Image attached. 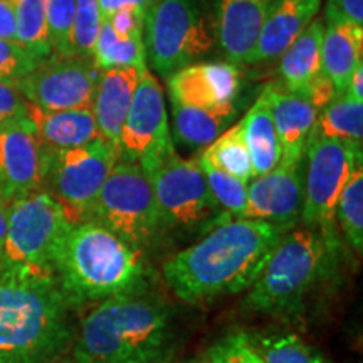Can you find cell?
<instances>
[{"mask_svg": "<svg viewBox=\"0 0 363 363\" xmlns=\"http://www.w3.org/2000/svg\"><path fill=\"white\" fill-rule=\"evenodd\" d=\"M288 230L264 220H222L163 262V278L187 303L247 289Z\"/></svg>", "mask_w": 363, "mask_h": 363, "instance_id": "cell-1", "label": "cell"}, {"mask_svg": "<svg viewBox=\"0 0 363 363\" xmlns=\"http://www.w3.org/2000/svg\"><path fill=\"white\" fill-rule=\"evenodd\" d=\"M71 303L54 276L0 267V363H57L72 347Z\"/></svg>", "mask_w": 363, "mask_h": 363, "instance_id": "cell-2", "label": "cell"}, {"mask_svg": "<svg viewBox=\"0 0 363 363\" xmlns=\"http://www.w3.org/2000/svg\"><path fill=\"white\" fill-rule=\"evenodd\" d=\"M169 342V308L135 289L99 303L81 323L72 352L74 363H158Z\"/></svg>", "mask_w": 363, "mask_h": 363, "instance_id": "cell-3", "label": "cell"}, {"mask_svg": "<svg viewBox=\"0 0 363 363\" xmlns=\"http://www.w3.org/2000/svg\"><path fill=\"white\" fill-rule=\"evenodd\" d=\"M145 274L142 249L96 220L72 224L54 259V278L71 305L142 289Z\"/></svg>", "mask_w": 363, "mask_h": 363, "instance_id": "cell-4", "label": "cell"}, {"mask_svg": "<svg viewBox=\"0 0 363 363\" xmlns=\"http://www.w3.org/2000/svg\"><path fill=\"white\" fill-rule=\"evenodd\" d=\"M326 242V233L313 225L284 233L251 284L247 306L266 315L293 311L320 279Z\"/></svg>", "mask_w": 363, "mask_h": 363, "instance_id": "cell-5", "label": "cell"}, {"mask_svg": "<svg viewBox=\"0 0 363 363\" xmlns=\"http://www.w3.org/2000/svg\"><path fill=\"white\" fill-rule=\"evenodd\" d=\"M72 224L45 190L9 203L0 267L54 276V259Z\"/></svg>", "mask_w": 363, "mask_h": 363, "instance_id": "cell-6", "label": "cell"}, {"mask_svg": "<svg viewBox=\"0 0 363 363\" xmlns=\"http://www.w3.org/2000/svg\"><path fill=\"white\" fill-rule=\"evenodd\" d=\"M118 158V147L103 138L76 148H48L43 190L61 206L71 224L89 220Z\"/></svg>", "mask_w": 363, "mask_h": 363, "instance_id": "cell-7", "label": "cell"}, {"mask_svg": "<svg viewBox=\"0 0 363 363\" xmlns=\"http://www.w3.org/2000/svg\"><path fill=\"white\" fill-rule=\"evenodd\" d=\"M89 220H96L131 246H150L158 234L155 190L138 163L118 158L103 184Z\"/></svg>", "mask_w": 363, "mask_h": 363, "instance_id": "cell-8", "label": "cell"}, {"mask_svg": "<svg viewBox=\"0 0 363 363\" xmlns=\"http://www.w3.org/2000/svg\"><path fill=\"white\" fill-rule=\"evenodd\" d=\"M150 177L155 190L158 230L194 233L229 219L212 195L197 162L182 160L174 152Z\"/></svg>", "mask_w": 363, "mask_h": 363, "instance_id": "cell-9", "label": "cell"}, {"mask_svg": "<svg viewBox=\"0 0 363 363\" xmlns=\"http://www.w3.org/2000/svg\"><path fill=\"white\" fill-rule=\"evenodd\" d=\"M145 30V49L163 76L194 65L214 44L199 0H155L147 13Z\"/></svg>", "mask_w": 363, "mask_h": 363, "instance_id": "cell-10", "label": "cell"}, {"mask_svg": "<svg viewBox=\"0 0 363 363\" xmlns=\"http://www.w3.org/2000/svg\"><path fill=\"white\" fill-rule=\"evenodd\" d=\"M303 165L301 220L331 230L335 207L353 172L362 167V143L333 138H310Z\"/></svg>", "mask_w": 363, "mask_h": 363, "instance_id": "cell-11", "label": "cell"}, {"mask_svg": "<svg viewBox=\"0 0 363 363\" xmlns=\"http://www.w3.org/2000/svg\"><path fill=\"white\" fill-rule=\"evenodd\" d=\"M120 158L138 163L148 174L175 152L167 116L165 94L155 76L145 67L118 143Z\"/></svg>", "mask_w": 363, "mask_h": 363, "instance_id": "cell-12", "label": "cell"}, {"mask_svg": "<svg viewBox=\"0 0 363 363\" xmlns=\"http://www.w3.org/2000/svg\"><path fill=\"white\" fill-rule=\"evenodd\" d=\"M99 74L93 59L52 52L13 86L40 110H84L93 106Z\"/></svg>", "mask_w": 363, "mask_h": 363, "instance_id": "cell-13", "label": "cell"}, {"mask_svg": "<svg viewBox=\"0 0 363 363\" xmlns=\"http://www.w3.org/2000/svg\"><path fill=\"white\" fill-rule=\"evenodd\" d=\"M45 158L30 120L0 126V197L11 203L43 190Z\"/></svg>", "mask_w": 363, "mask_h": 363, "instance_id": "cell-14", "label": "cell"}, {"mask_svg": "<svg viewBox=\"0 0 363 363\" xmlns=\"http://www.w3.org/2000/svg\"><path fill=\"white\" fill-rule=\"evenodd\" d=\"M303 163H279L247 184V203L240 219L264 220L283 229H293L301 220Z\"/></svg>", "mask_w": 363, "mask_h": 363, "instance_id": "cell-15", "label": "cell"}, {"mask_svg": "<svg viewBox=\"0 0 363 363\" xmlns=\"http://www.w3.org/2000/svg\"><path fill=\"white\" fill-rule=\"evenodd\" d=\"M167 84L174 104L217 106L238 96L240 72L233 62H194L172 72Z\"/></svg>", "mask_w": 363, "mask_h": 363, "instance_id": "cell-16", "label": "cell"}, {"mask_svg": "<svg viewBox=\"0 0 363 363\" xmlns=\"http://www.w3.org/2000/svg\"><path fill=\"white\" fill-rule=\"evenodd\" d=\"M269 108L281 143V162L286 165H301L318 111L305 98L284 89L279 83L266 86L261 94Z\"/></svg>", "mask_w": 363, "mask_h": 363, "instance_id": "cell-17", "label": "cell"}, {"mask_svg": "<svg viewBox=\"0 0 363 363\" xmlns=\"http://www.w3.org/2000/svg\"><path fill=\"white\" fill-rule=\"evenodd\" d=\"M274 0H219L216 33L233 65L247 62Z\"/></svg>", "mask_w": 363, "mask_h": 363, "instance_id": "cell-18", "label": "cell"}, {"mask_svg": "<svg viewBox=\"0 0 363 363\" xmlns=\"http://www.w3.org/2000/svg\"><path fill=\"white\" fill-rule=\"evenodd\" d=\"M142 71L136 67H120L101 71L99 74L91 110L96 120L99 136L115 147L120 143L121 128L133 101Z\"/></svg>", "mask_w": 363, "mask_h": 363, "instance_id": "cell-19", "label": "cell"}, {"mask_svg": "<svg viewBox=\"0 0 363 363\" xmlns=\"http://www.w3.org/2000/svg\"><path fill=\"white\" fill-rule=\"evenodd\" d=\"M321 0H279L262 26L249 65L279 57L293 40L315 21Z\"/></svg>", "mask_w": 363, "mask_h": 363, "instance_id": "cell-20", "label": "cell"}, {"mask_svg": "<svg viewBox=\"0 0 363 363\" xmlns=\"http://www.w3.org/2000/svg\"><path fill=\"white\" fill-rule=\"evenodd\" d=\"M29 120L40 143L49 150L83 147L101 138L91 108L48 111L29 104Z\"/></svg>", "mask_w": 363, "mask_h": 363, "instance_id": "cell-21", "label": "cell"}, {"mask_svg": "<svg viewBox=\"0 0 363 363\" xmlns=\"http://www.w3.org/2000/svg\"><path fill=\"white\" fill-rule=\"evenodd\" d=\"M363 27L326 24L321 43V69L333 83L337 94H345L352 74L362 65Z\"/></svg>", "mask_w": 363, "mask_h": 363, "instance_id": "cell-22", "label": "cell"}, {"mask_svg": "<svg viewBox=\"0 0 363 363\" xmlns=\"http://www.w3.org/2000/svg\"><path fill=\"white\" fill-rule=\"evenodd\" d=\"M325 22L316 19L293 40L281 54L279 76L284 89L301 96L306 86L321 71V43H323Z\"/></svg>", "mask_w": 363, "mask_h": 363, "instance_id": "cell-23", "label": "cell"}, {"mask_svg": "<svg viewBox=\"0 0 363 363\" xmlns=\"http://www.w3.org/2000/svg\"><path fill=\"white\" fill-rule=\"evenodd\" d=\"M235 115L238 108L233 101L203 108L174 104L175 136L190 148H207L229 128Z\"/></svg>", "mask_w": 363, "mask_h": 363, "instance_id": "cell-24", "label": "cell"}, {"mask_svg": "<svg viewBox=\"0 0 363 363\" xmlns=\"http://www.w3.org/2000/svg\"><path fill=\"white\" fill-rule=\"evenodd\" d=\"M240 128L252 162L254 177L264 175L281 162V143L274 121L264 98L259 96L246 116L240 120Z\"/></svg>", "mask_w": 363, "mask_h": 363, "instance_id": "cell-25", "label": "cell"}, {"mask_svg": "<svg viewBox=\"0 0 363 363\" xmlns=\"http://www.w3.org/2000/svg\"><path fill=\"white\" fill-rule=\"evenodd\" d=\"M310 138H333L362 143L363 101L352 99L347 94H340L318 113Z\"/></svg>", "mask_w": 363, "mask_h": 363, "instance_id": "cell-26", "label": "cell"}, {"mask_svg": "<svg viewBox=\"0 0 363 363\" xmlns=\"http://www.w3.org/2000/svg\"><path fill=\"white\" fill-rule=\"evenodd\" d=\"M93 61L99 71L120 69V67L145 69L147 67L145 38H120L113 33L110 22L101 19Z\"/></svg>", "mask_w": 363, "mask_h": 363, "instance_id": "cell-27", "label": "cell"}, {"mask_svg": "<svg viewBox=\"0 0 363 363\" xmlns=\"http://www.w3.org/2000/svg\"><path fill=\"white\" fill-rule=\"evenodd\" d=\"M202 155L207 157L220 170L242 180L244 184H249L254 179L251 155L244 142L240 123L225 130L214 143L203 150Z\"/></svg>", "mask_w": 363, "mask_h": 363, "instance_id": "cell-28", "label": "cell"}, {"mask_svg": "<svg viewBox=\"0 0 363 363\" xmlns=\"http://www.w3.org/2000/svg\"><path fill=\"white\" fill-rule=\"evenodd\" d=\"M16 40L39 59L52 54L49 43L45 0H16Z\"/></svg>", "mask_w": 363, "mask_h": 363, "instance_id": "cell-29", "label": "cell"}, {"mask_svg": "<svg viewBox=\"0 0 363 363\" xmlns=\"http://www.w3.org/2000/svg\"><path fill=\"white\" fill-rule=\"evenodd\" d=\"M264 363H330L294 333H267L249 337Z\"/></svg>", "mask_w": 363, "mask_h": 363, "instance_id": "cell-30", "label": "cell"}, {"mask_svg": "<svg viewBox=\"0 0 363 363\" xmlns=\"http://www.w3.org/2000/svg\"><path fill=\"white\" fill-rule=\"evenodd\" d=\"M335 219L342 227L353 251L362 254L363 251V169L353 172L350 180L347 182L342 194H340L337 207H335Z\"/></svg>", "mask_w": 363, "mask_h": 363, "instance_id": "cell-31", "label": "cell"}, {"mask_svg": "<svg viewBox=\"0 0 363 363\" xmlns=\"http://www.w3.org/2000/svg\"><path fill=\"white\" fill-rule=\"evenodd\" d=\"M197 163L201 167L203 177H206L208 189H211L217 203L222 207V211L240 219L247 203V184L220 170L207 157L201 155Z\"/></svg>", "mask_w": 363, "mask_h": 363, "instance_id": "cell-32", "label": "cell"}, {"mask_svg": "<svg viewBox=\"0 0 363 363\" xmlns=\"http://www.w3.org/2000/svg\"><path fill=\"white\" fill-rule=\"evenodd\" d=\"M96 0H76L74 19L71 27V54L79 57L93 59L99 24H101Z\"/></svg>", "mask_w": 363, "mask_h": 363, "instance_id": "cell-33", "label": "cell"}, {"mask_svg": "<svg viewBox=\"0 0 363 363\" xmlns=\"http://www.w3.org/2000/svg\"><path fill=\"white\" fill-rule=\"evenodd\" d=\"M76 0H45L49 43L54 54L71 56V27L74 19Z\"/></svg>", "mask_w": 363, "mask_h": 363, "instance_id": "cell-34", "label": "cell"}, {"mask_svg": "<svg viewBox=\"0 0 363 363\" xmlns=\"http://www.w3.org/2000/svg\"><path fill=\"white\" fill-rule=\"evenodd\" d=\"M43 59H39L17 40L0 39V81L16 84L26 78Z\"/></svg>", "mask_w": 363, "mask_h": 363, "instance_id": "cell-35", "label": "cell"}, {"mask_svg": "<svg viewBox=\"0 0 363 363\" xmlns=\"http://www.w3.org/2000/svg\"><path fill=\"white\" fill-rule=\"evenodd\" d=\"M206 363H264L244 331H234L207 352Z\"/></svg>", "mask_w": 363, "mask_h": 363, "instance_id": "cell-36", "label": "cell"}, {"mask_svg": "<svg viewBox=\"0 0 363 363\" xmlns=\"http://www.w3.org/2000/svg\"><path fill=\"white\" fill-rule=\"evenodd\" d=\"M29 120V103L13 84L0 81V126Z\"/></svg>", "mask_w": 363, "mask_h": 363, "instance_id": "cell-37", "label": "cell"}, {"mask_svg": "<svg viewBox=\"0 0 363 363\" xmlns=\"http://www.w3.org/2000/svg\"><path fill=\"white\" fill-rule=\"evenodd\" d=\"M147 11L140 7H123L113 13L110 22L113 33L120 38H145V21H147Z\"/></svg>", "mask_w": 363, "mask_h": 363, "instance_id": "cell-38", "label": "cell"}, {"mask_svg": "<svg viewBox=\"0 0 363 363\" xmlns=\"http://www.w3.org/2000/svg\"><path fill=\"white\" fill-rule=\"evenodd\" d=\"M325 17L328 24L362 26L363 0H328Z\"/></svg>", "mask_w": 363, "mask_h": 363, "instance_id": "cell-39", "label": "cell"}, {"mask_svg": "<svg viewBox=\"0 0 363 363\" xmlns=\"http://www.w3.org/2000/svg\"><path fill=\"white\" fill-rule=\"evenodd\" d=\"M155 0H96L99 13H101L103 19H110L113 13L120 11L123 7H140L143 11H150V7L153 6Z\"/></svg>", "mask_w": 363, "mask_h": 363, "instance_id": "cell-40", "label": "cell"}, {"mask_svg": "<svg viewBox=\"0 0 363 363\" xmlns=\"http://www.w3.org/2000/svg\"><path fill=\"white\" fill-rule=\"evenodd\" d=\"M0 39L16 40V7L12 0H0Z\"/></svg>", "mask_w": 363, "mask_h": 363, "instance_id": "cell-41", "label": "cell"}, {"mask_svg": "<svg viewBox=\"0 0 363 363\" xmlns=\"http://www.w3.org/2000/svg\"><path fill=\"white\" fill-rule=\"evenodd\" d=\"M345 94L350 96L352 99H357V101H363V62L352 74L350 83H348Z\"/></svg>", "mask_w": 363, "mask_h": 363, "instance_id": "cell-42", "label": "cell"}, {"mask_svg": "<svg viewBox=\"0 0 363 363\" xmlns=\"http://www.w3.org/2000/svg\"><path fill=\"white\" fill-rule=\"evenodd\" d=\"M7 219H9V203L0 197V252H2L4 242H6Z\"/></svg>", "mask_w": 363, "mask_h": 363, "instance_id": "cell-43", "label": "cell"}, {"mask_svg": "<svg viewBox=\"0 0 363 363\" xmlns=\"http://www.w3.org/2000/svg\"><path fill=\"white\" fill-rule=\"evenodd\" d=\"M12 2H16V0H12Z\"/></svg>", "mask_w": 363, "mask_h": 363, "instance_id": "cell-44", "label": "cell"}]
</instances>
